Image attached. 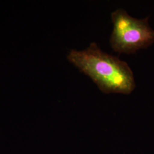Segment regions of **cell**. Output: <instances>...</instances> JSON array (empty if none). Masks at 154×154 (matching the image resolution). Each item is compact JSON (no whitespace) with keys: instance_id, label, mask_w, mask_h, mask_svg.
<instances>
[{"instance_id":"obj_2","label":"cell","mask_w":154,"mask_h":154,"mask_svg":"<svg viewBox=\"0 0 154 154\" xmlns=\"http://www.w3.org/2000/svg\"><path fill=\"white\" fill-rule=\"evenodd\" d=\"M113 30L110 38L112 50L119 54H132L154 43V30L149 23V17L137 19L122 9L111 14Z\"/></svg>"},{"instance_id":"obj_1","label":"cell","mask_w":154,"mask_h":154,"mask_svg":"<svg viewBox=\"0 0 154 154\" xmlns=\"http://www.w3.org/2000/svg\"><path fill=\"white\" fill-rule=\"evenodd\" d=\"M67 59L103 93L130 94L135 88L134 75L128 65L103 51L95 42L83 50H71Z\"/></svg>"}]
</instances>
